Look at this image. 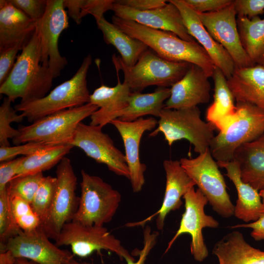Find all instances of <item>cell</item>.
I'll return each instance as SVG.
<instances>
[{
    "instance_id": "obj_1",
    "label": "cell",
    "mask_w": 264,
    "mask_h": 264,
    "mask_svg": "<svg viewBox=\"0 0 264 264\" xmlns=\"http://www.w3.org/2000/svg\"><path fill=\"white\" fill-rule=\"evenodd\" d=\"M111 21L124 33L144 43L162 58L197 65L208 77L212 76L216 66L206 50L196 41H187L172 32L149 28L114 15Z\"/></svg>"
},
{
    "instance_id": "obj_2",
    "label": "cell",
    "mask_w": 264,
    "mask_h": 264,
    "mask_svg": "<svg viewBox=\"0 0 264 264\" xmlns=\"http://www.w3.org/2000/svg\"><path fill=\"white\" fill-rule=\"evenodd\" d=\"M39 35L35 31L22 50L6 80L0 85V93L12 102L21 98L26 102L45 96L52 86L54 77L49 68L41 62Z\"/></svg>"
},
{
    "instance_id": "obj_3",
    "label": "cell",
    "mask_w": 264,
    "mask_h": 264,
    "mask_svg": "<svg viewBox=\"0 0 264 264\" xmlns=\"http://www.w3.org/2000/svg\"><path fill=\"white\" fill-rule=\"evenodd\" d=\"M92 63L90 54L85 57L77 72L69 80L56 87L43 98L20 102L14 109L29 122L66 109L89 103L87 76Z\"/></svg>"
},
{
    "instance_id": "obj_4",
    "label": "cell",
    "mask_w": 264,
    "mask_h": 264,
    "mask_svg": "<svg viewBox=\"0 0 264 264\" xmlns=\"http://www.w3.org/2000/svg\"><path fill=\"white\" fill-rule=\"evenodd\" d=\"M112 61L116 70L123 72V82L128 85L132 92H141L151 86L172 87L184 76L191 65L187 62L166 60L149 49L132 66H126L121 58L115 54L112 56Z\"/></svg>"
},
{
    "instance_id": "obj_5",
    "label": "cell",
    "mask_w": 264,
    "mask_h": 264,
    "mask_svg": "<svg viewBox=\"0 0 264 264\" xmlns=\"http://www.w3.org/2000/svg\"><path fill=\"white\" fill-rule=\"evenodd\" d=\"M98 109L88 103L47 115L29 125L21 127L12 142L15 145L29 142L70 144L79 124Z\"/></svg>"
},
{
    "instance_id": "obj_6",
    "label": "cell",
    "mask_w": 264,
    "mask_h": 264,
    "mask_svg": "<svg viewBox=\"0 0 264 264\" xmlns=\"http://www.w3.org/2000/svg\"><path fill=\"white\" fill-rule=\"evenodd\" d=\"M200 114L198 107L177 110L164 108L158 126L149 136L154 137L162 133L170 146L176 141L185 139L194 146L196 153L202 154L209 148L216 128L203 121Z\"/></svg>"
},
{
    "instance_id": "obj_7",
    "label": "cell",
    "mask_w": 264,
    "mask_h": 264,
    "mask_svg": "<svg viewBox=\"0 0 264 264\" xmlns=\"http://www.w3.org/2000/svg\"><path fill=\"white\" fill-rule=\"evenodd\" d=\"M236 119L213 138L209 150L217 162L233 161L241 146L252 142L264 133V110L251 104L237 102Z\"/></svg>"
},
{
    "instance_id": "obj_8",
    "label": "cell",
    "mask_w": 264,
    "mask_h": 264,
    "mask_svg": "<svg viewBox=\"0 0 264 264\" xmlns=\"http://www.w3.org/2000/svg\"><path fill=\"white\" fill-rule=\"evenodd\" d=\"M81 195L72 220L88 226H104L115 215L121 200L120 193L100 177L81 171Z\"/></svg>"
},
{
    "instance_id": "obj_9",
    "label": "cell",
    "mask_w": 264,
    "mask_h": 264,
    "mask_svg": "<svg viewBox=\"0 0 264 264\" xmlns=\"http://www.w3.org/2000/svg\"><path fill=\"white\" fill-rule=\"evenodd\" d=\"M180 164L208 199L213 210L223 218L234 216L233 205L224 177L209 150L195 158H182Z\"/></svg>"
},
{
    "instance_id": "obj_10",
    "label": "cell",
    "mask_w": 264,
    "mask_h": 264,
    "mask_svg": "<svg viewBox=\"0 0 264 264\" xmlns=\"http://www.w3.org/2000/svg\"><path fill=\"white\" fill-rule=\"evenodd\" d=\"M55 243L58 247L69 246L74 256L81 258L105 250L115 253L127 263L135 261L120 241L104 226H88L71 220L64 225Z\"/></svg>"
},
{
    "instance_id": "obj_11",
    "label": "cell",
    "mask_w": 264,
    "mask_h": 264,
    "mask_svg": "<svg viewBox=\"0 0 264 264\" xmlns=\"http://www.w3.org/2000/svg\"><path fill=\"white\" fill-rule=\"evenodd\" d=\"M56 175L57 182L53 199L40 225L49 238L55 241L64 225L72 220L79 200L76 195L77 177L68 158L65 156L57 165Z\"/></svg>"
},
{
    "instance_id": "obj_12",
    "label": "cell",
    "mask_w": 264,
    "mask_h": 264,
    "mask_svg": "<svg viewBox=\"0 0 264 264\" xmlns=\"http://www.w3.org/2000/svg\"><path fill=\"white\" fill-rule=\"evenodd\" d=\"M185 211L182 214L178 229L168 242L165 253L171 248L176 240L181 235L188 234L191 237L190 251L194 259L203 261L208 256L209 252L202 234L204 228H215L219 222L212 216L206 215L204 207L208 199L198 188L190 190L183 197Z\"/></svg>"
},
{
    "instance_id": "obj_13",
    "label": "cell",
    "mask_w": 264,
    "mask_h": 264,
    "mask_svg": "<svg viewBox=\"0 0 264 264\" xmlns=\"http://www.w3.org/2000/svg\"><path fill=\"white\" fill-rule=\"evenodd\" d=\"M69 26L64 0H47L46 10L37 22L41 47V62L50 70L54 78L58 77L67 65L58 48V41L62 32Z\"/></svg>"
},
{
    "instance_id": "obj_14",
    "label": "cell",
    "mask_w": 264,
    "mask_h": 264,
    "mask_svg": "<svg viewBox=\"0 0 264 264\" xmlns=\"http://www.w3.org/2000/svg\"><path fill=\"white\" fill-rule=\"evenodd\" d=\"M70 144L81 149L96 162L105 164L117 175L130 179L125 155L115 146L110 136L103 132L102 127L80 123Z\"/></svg>"
},
{
    "instance_id": "obj_15",
    "label": "cell",
    "mask_w": 264,
    "mask_h": 264,
    "mask_svg": "<svg viewBox=\"0 0 264 264\" xmlns=\"http://www.w3.org/2000/svg\"><path fill=\"white\" fill-rule=\"evenodd\" d=\"M49 239L41 226L30 232L21 230L0 246V252L9 251L15 259L39 264H65L74 258L72 252L61 249Z\"/></svg>"
},
{
    "instance_id": "obj_16",
    "label": "cell",
    "mask_w": 264,
    "mask_h": 264,
    "mask_svg": "<svg viewBox=\"0 0 264 264\" xmlns=\"http://www.w3.org/2000/svg\"><path fill=\"white\" fill-rule=\"evenodd\" d=\"M198 14L210 35L228 53L236 67H249L256 65L242 45L233 0L230 5L220 10Z\"/></svg>"
},
{
    "instance_id": "obj_17",
    "label": "cell",
    "mask_w": 264,
    "mask_h": 264,
    "mask_svg": "<svg viewBox=\"0 0 264 264\" xmlns=\"http://www.w3.org/2000/svg\"><path fill=\"white\" fill-rule=\"evenodd\" d=\"M110 124L115 127L122 139L132 191L134 193L139 192L145 183L144 173L147 169L146 165L140 161V141L144 133L154 129L158 121L154 118L149 117H142L132 122L116 119Z\"/></svg>"
},
{
    "instance_id": "obj_18",
    "label": "cell",
    "mask_w": 264,
    "mask_h": 264,
    "mask_svg": "<svg viewBox=\"0 0 264 264\" xmlns=\"http://www.w3.org/2000/svg\"><path fill=\"white\" fill-rule=\"evenodd\" d=\"M164 6L148 11H138L114 0L111 10L114 15L134 21L149 28L172 32L187 41H196L189 34L177 7L168 1Z\"/></svg>"
},
{
    "instance_id": "obj_19",
    "label": "cell",
    "mask_w": 264,
    "mask_h": 264,
    "mask_svg": "<svg viewBox=\"0 0 264 264\" xmlns=\"http://www.w3.org/2000/svg\"><path fill=\"white\" fill-rule=\"evenodd\" d=\"M163 165L166 174V186L160 208L154 214L143 220L127 223L126 224L127 227L143 226L157 216L156 228L158 230H162L166 216L170 212L180 208L182 204L181 198L196 185L195 182L181 166L179 161L165 160Z\"/></svg>"
},
{
    "instance_id": "obj_20",
    "label": "cell",
    "mask_w": 264,
    "mask_h": 264,
    "mask_svg": "<svg viewBox=\"0 0 264 264\" xmlns=\"http://www.w3.org/2000/svg\"><path fill=\"white\" fill-rule=\"evenodd\" d=\"M169 1L179 10L189 34L203 47L215 66L222 71L227 79L229 78L236 67L233 60L227 51L210 35L198 13L184 0Z\"/></svg>"
},
{
    "instance_id": "obj_21",
    "label": "cell",
    "mask_w": 264,
    "mask_h": 264,
    "mask_svg": "<svg viewBox=\"0 0 264 264\" xmlns=\"http://www.w3.org/2000/svg\"><path fill=\"white\" fill-rule=\"evenodd\" d=\"M208 78L200 67L191 64L184 76L170 88L171 95L164 108L177 110L208 102L211 90Z\"/></svg>"
},
{
    "instance_id": "obj_22",
    "label": "cell",
    "mask_w": 264,
    "mask_h": 264,
    "mask_svg": "<svg viewBox=\"0 0 264 264\" xmlns=\"http://www.w3.org/2000/svg\"><path fill=\"white\" fill-rule=\"evenodd\" d=\"M37 22L12 4L0 0V50L21 44L25 46L36 28Z\"/></svg>"
},
{
    "instance_id": "obj_23",
    "label": "cell",
    "mask_w": 264,
    "mask_h": 264,
    "mask_svg": "<svg viewBox=\"0 0 264 264\" xmlns=\"http://www.w3.org/2000/svg\"><path fill=\"white\" fill-rule=\"evenodd\" d=\"M117 85L113 87L102 85L90 94L89 103L97 106L98 110L90 116V125L102 128L114 119L117 113L125 108L131 90L125 83H121L118 71Z\"/></svg>"
},
{
    "instance_id": "obj_24",
    "label": "cell",
    "mask_w": 264,
    "mask_h": 264,
    "mask_svg": "<svg viewBox=\"0 0 264 264\" xmlns=\"http://www.w3.org/2000/svg\"><path fill=\"white\" fill-rule=\"evenodd\" d=\"M217 164L226 170V176L233 183L237 192L234 216L246 223L257 220L264 214V204L259 191L242 181L239 166L235 161L220 162Z\"/></svg>"
},
{
    "instance_id": "obj_25",
    "label": "cell",
    "mask_w": 264,
    "mask_h": 264,
    "mask_svg": "<svg viewBox=\"0 0 264 264\" xmlns=\"http://www.w3.org/2000/svg\"><path fill=\"white\" fill-rule=\"evenodd\" d=\"M236 102H246L264 110V66L256 64L235 67L227 79Z\"/></svg>"
},
{
    "instance_id": "obj_26",
    "label": "cell",
    "mask_w": 264,
    "mask_h": 264,
    "mask_svg": "<svg viewBox=\"0 0 264 264\" xmlns=\"http://www.w3.org/2000/svg\"><path fill=\"white\" fill-rule=\"evenodd\" d=\"M214 83L213 102L206 110V118L219 132L224 131L237 117L235 98L222 71L216 66L212 76Z\"/></svg>"
},
{
    "instance_id": "obj_27",
    "label": "cell",
    "mask_w": 264,
    "mask_h": 264,
    "mask_svg": "<svg viewBox=\"0 0 264 264\" xmlns=\"http://www.w3.org/2000/svg\"><path fill=\"white\" fill-rule=\"evenodd\" d=\"M213 254L218 264H264V251L250 245L238 231L228 233L218 241Z\"/></svg>"
},
{
    "instance_id": "obj_28",
    "label": "cell",
    "mask_w": 264,
    "mask_h": 264,
    "mask_svg": "<svg viewBox=\"0 0 264 264\" xmlns=\"http://www.w3.org/2000/svg\"><path fill=\"white\" fill-rule=\"evenodd\" d=\"M233 161L239 166L242 181L258 191L264 189V133L239 147Z\"/></svg>"
},
{
    "instance_id": "obj_29",
    "label": "cell",
    "mask_w": 264,
    "mask_h": 264,
    "mask_svg": "<svg viewBox=\"0 0 264 264\" xmlns=\"http://www.w3.org/2000/svg\"><path fill=\"white\" fill-rule=\"evenodd\" d=\"M170 95L171 89L168 88L159 87L154 92L148 93L132 92L127 106L117 113L116 119L132 122L147 115L159 117L165 107L164 102Z\"/></svg>"
},
{
    "instance_id": "obj_30",
    "label": "cell",
    "mask_w": 264,
    "mask_h": 264,
    "mask_svg": "<svg viewBox=\"0 0 264 264\" xmlns=\"http://www.w3.org/2000/svg\"><path fill=\"white\" fill-rule=\"evenodd\" d=\"M95 19L98 28L102 32L104 41L116 48L126 66L134 65L141 55L149 48L141 41L131 37L108 22L104 16Z\"/></svg>"
},
{
    "instance_id": "obj_31",
    "label": "cell",
    "mask_w": 264,
    "mask_h": 264,
    "mask_svg": "<svg viewBox=\"0 0 264 264\" xmlns=\"http://www.w3.org/2000/svg\"><path fill=\"white\" fill-rule=\"evenodd\" d=\"M238 30L242 45L255 64L264 65V19L238 17Z\"/></svg>"
},
{
    "instance_id": "obj_32",
    "label": "cell",
    "mask_w": 264,
    "mask_h": 264,
    "mask_svg": "<svg viewBox=\"0 0 264 264\" xmlns=\"http://www.w3.org/2000/svg\"><path fill=\"white\" fill-rule=\"evenodd\" d=\"M73 148L69 144L51 145L24 156L15 176L43 173L49 170L58 165Z\"/></svg>"
},
{
    "instance_id": "obj_33",
    "label": "cell",
    "mask_w": 264,
    "mask_h": 264,
    "mask_svg": "<svg viewBox=\"0 0 264 264\" xmlns=\"http://www.w3.org/2000/svg\"><path fill=\"white\" fill-rule=\"evenodd\" d=\"M56 177H43L31 203L32 208L41 220L45 219L51 207L57 185Z\"/></svg>"
},
{
    "instance_id": "obj_34",
    "label": "cell",
    "mask_w": 264,
    "mask_h": 264,
    "mask_svg": "<svg viewBox=\"0 0 264 264\" xmlns=\"http://www.w3.org/2000/svg\"><path fill=\"white\" fill-rule=\"evenodd\" d=\"M9 196L12 212L19 228L23 231L30 232L40 227L41 220L31 204L18 196Z\"/></svg>"
},
{
    "instance_id": "obj_35",
    "label": "cell",
    "mask_w": 264,
    "mask_h": 264,
    "mask_svg": "<svg viewBox=\"0 0 264 264\" xmlns=\"http://www.w3.org/2000/svg\"><path fill=\"white\" fill-rule=\"evenodd\" d=\"M12 102L5 97L0 107V146H10L9 138H14L18 134V129H15L11 126L12 122L20 123L23 121L24 116L21 113L17 114L16 110L12 107Z\"/></svg>"
},
{
    "instance_id": "obj_36",
    "label": "cell",
    "mask_w": 264,
    "mask_h": 264,
    "mask_svg": "<svg viewBox=\"0 0 264 264\" xmlns=\"http://www.w3.org/2000/svg\"><path fill=\"white\" fill-rule=\"evenodd\" d=\"M44 177L43 173L14 177L7 185L9 195L31 204Z\"/></svg>"
},
{
    "instance_id": "obj_37",
    "label": "cell",
    "mask_w": 264,
    "mask_h": 264,
    "mask_svg": "<svg viewBox=\"0 0 264 264\" xmlns=\"http://www.w3.org/2000/svg\"><path fill=\"white\" fill-rule=\"evenodd\" d=\"M21 230L14 219L6 188L0 191V246L4 245L10 238L18 234Z\"/></svg>"
},
{
    "instance_id": "obj_38",
    "label": "cell",
    "mask_w": 264,
    "mask_h": 264,
    "mask_svg": "<svg viewBox=\"0 0 264 264\" xmlns=\"http://www.w3.org/2000/svg\"><path fill=\"white\" fill-rule=\"evenodd\" d=\"M50 145L44 142H29L14 146L0 148V162L12 160L19 155L27 156Z\"/></svg>"
},
{
    "instance_id": "obj_39",
    "label": "cell",
    "mask_w": 264,
    "mask_h": 264,
    "mask_svg": "<svg viewBox=\"0 0 264 264\" xmlns=\"http://www.w3.org/2000/svg\"><path fill=\"white\" fill-rule=\"evenodd\" d=\"M30 18L38 22L46 10L47 0H9Z\"/></svg>"
},
{
    "instance_id": "obj_40",
    "label": "cell",
    "mask_w": 264,
    "mask_h": 264,
    "mask_svg": "<svg viewBox=\"0 0 264 264\" xmlns=\"http://www.w3.org/2000/svg\"><path fill=\"white\" fill-rule=\"evenodd\" d=\"M24 46L22 44H19L0 50V85L8 77L16 62L18 52Z\"/></svg>"
},
{
    "instance_id": "obj_41",
    "label": "cell",
    "mask_w": 264,
    "mask_h": 264,
    "mask_svg": "<svg viewBox=\"0 0 264 264\" xmlns=\"http://www.w3.org/2000/svg\"><path fill=\"white\" fill-rule=\"evenodd\" d=\"M233 5L238 17L251 19L264 13V0H235Z\"/></svg>"
},
{
    "instance_id": "obj_42",
    "label": "cell",
    "mask_w": 264,
    "mask_h": 264,
    "mask_svg": "<svg viewBox=\"0 0 264 264\" xmlns=\"http://www.w3.org/2000/svg\"><path fill=\"white\" fill-rule=\"evenodd\" d=\"M198 13H209L220 10L229 5L231 0H184Z\"/></svg>"
},
{
    "instance_id": "obj_43",
    "label": "cell",
    "mask_w": 264,
    "mask_h": 264,
    "mask_svg": "<svg viewBox=\"0 0 264 264\" xmlns=\"http://www.w3.org/2000/svg\"><path fill=\"white\" fill-rule=\"evenodd\" d=\"M114 1L112 0H83L82 18L88 14L92 15L95 19L104 16L106 11L111 10Z\"/></svg>"
},
{
    "instance_id": "obj_44",
    "label": "cell",
    "mask_w": 264,
    "mask_h": 264,
    "mask_svg": "<svg viewBox=\"0 0 264 264\" xmlns=\"http://www.w3.org/2000/svg\"><path fill=\"white\" fill-rule=\"evenodd\" d=\"M24 156L0 162V191L6 189L8 184L16 175L17 170Z\"/></svg>"
},
{
    "instance_id": "obj_45",
    "label": "cell",
    "mask_w": 264,
    "mask_h": 264,
    "mask_svg": "<svg viewBox=\"0 0 264 264\" xmlns=\"http://www.w3.org/2000/svg\"><path fill=\"white\" fill-rule=\"evenodd\" d=\"M159 233L152 231L149 226H146L143 231V247L139 252V258L136 262L132 261L127 264H144L147 256L157 242Z\"/></svg>"
},
{
    "instance_id": "obj_46",
    "label": "cell",
    "mask_w": 264,
    "mask_h": 264,
    "mask_svg": "<svg viewBox=\"0 0 264 264\" xmlns=\"http://www.w3.org/2000/svg\"><path fill=\"white\" fill-rule=\"evenodd\" d=\"M165 0H117L115 2L138 11H148L164 6Z\"/></svg>"
},
{
    "instance_id": "obj_47",
    "label": "cell",
    "mask_w": 264,
    "mask_h": 264,
    "mask_svg": "<svg viewBox=\"0 0 264 264\" xmlns=\"http://www.w3.org/2000/svg\"><path fill=\"white\" fill-rule=\"evenodd\" d=\"M232 229L239 228H249L252 229L251 236L257 241L264 240V214L262 215L256 221L233 225L230 227Z\"/></svg>"
},
{
    "instance_id": "obj_48",
    "label": "cell",
    "mask_w": 264,
    "mask_h": 264,
    "mask_svg": "<svg viewBox=\"0 0 264 264\" xmlns=\"http://www.w3.org/2000/svg\"><path fill=\"white\" fill-rule=\"evenodd\" d=\"M83 0H64V6L69 16L78 24L82 22V8Z\"/></svg>"
},
{
    "instance_id": "obj_49",
    "label": "cell",
    "mask_w": 264,
    "mask_h": 264,
    "mask_svg": "<svg viewBox=\"0 0 264 264\" xmlns=\"http://www.w3.org/2000/svg\"><path fill=\"white\" fill-rule=\"evenodd\" d=\"M15 259L9 251L0 253V264H15Z\"/></svg>"
},
{
    "instance_id": "obj_50",
    "label": "cell",
    "mask_w": 264,
    "mask_h": 264,
    "mask_svg": "<svg viewBox=\"0 0 264 264\" xmlns=\"http://www.w3.org/2000/svg\"><path fill=\"white\" fill-rule=\"evenodd\" d=\"M15 264H39L33 261L24 258H16Z\"/></svg>"
},
{
    "instance_id": "obj_51",
    "label": "cell",
    "mask_w": 264,
    "mask_h": 264,
    "mask_svg": "<svg viewBox=\"0 0 264 264\" xmlns=\"http://www.w3.org/2000/svg\"><path fill=\"white\" fill-rule=\"evenodd\" d=\"M65 264H93L91 263H89V262H80L73 258Z\"/></svg>"
},
{
    "instance_id": "obj_52",
    "label": "cell",
    "mask_w": 264,
    "mask_h": 264,
    "mask_svg": "<svg viewBox=\"0 0 264 264\" xmlns=\"http://www.w3.org/2000/svg\"><path fill=\"white\" fill-rule=\"evenodd\" d=\"M259 194L261 197L262 202L264 204V189L260 190L259 191Z\"/></svg>"
},
{
    "instance_id": "obj_53",
    "label": "cell",
    "mask_w": 264,
    "mask_h": 264,
    "mask_svg": "<svg viewBox=\"0 0 264 264\" xmlns=\"http://www.w3.org/2000/svg\"><path fill=\"white\" fill-rule=\"evenodd\" d=\"M263 66H264V65H263Z\"/></svg>"
}]
</instances>
